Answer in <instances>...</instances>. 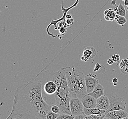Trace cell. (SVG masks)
<instances>
[{"instance_id": "1", "label": "cell", "mask_w": 128, "mask_h": 119, "mask_svg": "<svg viewBox=\"0 0 128 119\" xmlns=\"http://www.w3.org/2000/svg\"><path fill=\"white\" fill-rule=\"evenodd\" d=\"M24 108L38 119H46L51 107L44 99L42 94V83L34 78L17 88L14 94Z\"/></svg>"}, {"instance_id": "2", "label": "cell", "mask_w": 128, "mask_h": 119, "mask_svg": "<svg viewBox=\"0 0 128 119\" xmlns=\"http://www.w3.org/2000/svg\"><path fill=\"white\" fill-rule=\"evenodd\" d=\"M52 80L57 86V90L55 95V104L59 107L61 113L72 115L70 108V98L67 78L65 72L62 68L54 73Z\"/></svg>"}, {"instance_id": "3", "label": "cell", "mask_w": 128, "mask_h": 119, "mask_svg": "<svg viewBox=\"0 0 128 119\" xmlns=\"http://www.w3.org/2000/svg\"><path fill=\"white\" fill-rule=\"evenodd\" d=\"M62 68L66 73L70 98L81 99L88 94L84 73L72 66Z\"/></svg>"}, {"instance_id": "4", "label": "cell", "mask_w": 128, "mask_h": 119, "mask_svg": "<svg viewBox=\"0 0 128 119\" xmlns=\"http://www.w3.org/2000/svg\"><path fill=\"white\" fill-rule=\"evenodd\" d=\"M45 74V79H38L42 83V94L45 101L51 107L55 104V95L57 90V86L56 83L52 80L54 73L48 71L44 72Z\"/></svg>"}, {"instance_id": "5", "label": "cell", "mask_w": 128, "mask_h": 119, "mask_svg": "<svg viewBox=\"0 0 128 119\" xmlns=\"http://www.w3.org/2000/svg\"><path fill=\"white\" fill-rule=\"evenodd\" d=\"M7 119H38V118L24 108L14 96L12 110Z\"/></svg>"}, {"instance_id": "6", "label": "cell", "mask_w": 128, "mask_h": 119, "mask_svg": "<svg viewBox=\"0 0 128 119\" xmlns=\"http://www.w3.org/2000/svg\"><path fill=\"white\" fill-rule=\"evenodd\" d=\"M110 105L106 112L117 110H124L126 106V101L123 98L117 95L112 96L109 98Z\"/></svg>"}, {"instance_id": "7", "label": "cell", "mask_w": 128, "mask_h": 119, "mask_svg": "<svg viewBox=\"0 0 128 119\" xmlns=\"http://www.w3.org/2000/svg\"><path fill=\"white\" fill-rule=\"evenodd\" d=\"M70 108L72 115L75 117L83 114L84 107L80 99L72 98L70 99Z\"/></svg>"}, {"instance_id": "8", "label": "cell", "mask_w": 128, "mask_h": 119, "mask_svg": "<svg viewBox=\"0 0 128 119\" xmlns=\"http://www.w3.org/2000/svg\"><path fill=\"white\" fill-rule=\"evenodd\" d=\"M85 80L88 93H90L99 83L97 75L93 73L88 74L85 76Z\"/></svg>"}, {"instance_id": "9", "label": "cell", "mask_w": 128, "mask_h": 119, "mask_svg": "<svg viewBox=\"0 0 128 119\" xmlns=\"http://www.w3.org/2000/svg\"><path fill=\"white\" fill-rule=\"evenodd\" d=\"M64 0H62V3L61 5L62 10V11L63 12H64L63 16H62V18H59V19H57V20H52L51 21V23H50V24L48 26V28H47V29H46V31H47V32H48V34L49 31V27L51 26V25H54V26H55V29H58L56 28H57L56 26V23H58L59 22H60V21H66L65 17H66V15H67V13H68L70 10H71V9H72V8L76 7L77 5H78V4L79 3L80 0H76V2H75V3H74V4L72 5L70 7L67 8H65L64 7Z\"/></svg>"}, {"instance_id": "10", "label": "cell", "mask_w": 128, "mask_h": 119, "mask_svg": "<svg viewBox=\"0 0 128 119\" xmlns=\"http://www.w3.org/2000/svg\"><path fill=\"white\" fill-rule=\"evenodd\" d=\"M128 114L124 110H113L106 112L104 119H128Z\"/></svg>"}, {"instance_id": "11", "label": "cell", "mask_w": 128, "mask_h": 119, "mask_svg": "<svg viewBox=\"0 0 128 119\" xmlns=\"http://www.w3.org/2000/svg\"><path fill=\"white\" fill-rule=\"evenodd\" d=\"M80 100L82 101L84 107L87 109H94L96 108V99L90 95L89 94H87L84 96Z\"/></svg>"}, {"instance_id": "12", "label": "cell", "mask_w": 128, "mask_h": 119, "mask_svg": "<svg viewBox=\"0 0 128 119\" xmlns=\"http://www.w3.org/2000/svg\"><path fill=\"white\" fill-rule=\"evenodd\" d=\"M97 54V51L94 47L88 46L84 50L81 60L84 62H88L90 60L94 58Z\"/></svg>"}, {"instance_id": "13", "label": "cell", "mask_w": 128, "mask_h": 119, "mask_svg": "<svg viewBox=\"0 0 128 119\" xmlns=\"http://www.w3.org/2000/svg\"><path fill=\"white\" fill-rule=\"evenodd\" d=\"M109 105V98L104 94L96 99V108L97 109L104 110L106 111L108 110Z\"/></svg>"}, {"instance_id": "14", "label": "cell", "mask_w": 128, "mask_h": 119, "mask_svg": "<svg viewBox=\"0 0 128 119\" xmlns=\"http://www.w3.org/2000/svg\"><path fill=\"white\" fill-rule=\"evenodd\" d=\"M104 89L100 83H98L97 85L96 86L94 90L89 94L90 95L92 96L95 99H98L100 97L104 95Z\"/></svg>"}, {"instance_id": "15", "label": "cell", "mask_w": 128, "mask_h": 119, "mask_svg": "<svg viewBox=\"0 0 128 119\" xmlns=\"http://www.w3.org/2000/svg\"><path fill=\"white\" fill-rule=\"evenodd\" d=\"M104 18L106 21H115L117 14L115 11L112 8H109L104 12Z\"/></svg>"}, {"instance_id": "16", "label": "cell", "mask_w": 128, "mask_h": 119, "mask_svg": "<svg viewBox=\"0 0 128 119\" xmlns=\"http://www.w3.org/2000/svg\"><path fill=\"white\" fill-rule=\"evenodd\" d=\"M106 111L104 110H101L100 109L94 108V109H87L84 108L83 114L84 115H91V114H104Z\"/></svg>"}, {"instance_id": "17", "label": "cell", "mask_w": 128, "mask_h": 119, "mask_svg": "<svg viewBox=\"0 0 128 119\" xmlns=\"http://www.w3.org/2000/svg\"><path fill=\"white\" fill-rule=\"evenodd\" d=\"M115 6V8H114V10L115 11L117 15L126 17V9L124 8V6H123L121 3H120L118 6L116 5Z\"/></svg>"}, {"instance_id": "18", "label": "cell", "mask_w": 128, "mask_h": 119, "mask_svg": "<svg viewBox=\"0 0 128 119\" xmlns=\"http://www.w3.org/2000/svg\"><path fill=\"white\" fill-rule=\"evenodd\" d=\"M115 21L118 25L124 26L127 22V19L125 17L117 15L115 18Z\"/></svg>"}, {"instance_id": "19", "label": "cell", "mask_w": 128, "mask_h": 119, "mask_svg": "<svg viewBox=\"0 0 128 119\" xmlns=\"http://www.w3.org/2000/svg\"><path fill=\"white\" fill-rule=\"evenodd\" d=\"M105 116V114H91L85 116L84 119H103Z\"/></svg>"}, {"instance_id": "20", "label": "cell", "mask_w": 128, "mask_h": 119, "mask_svg": "<svg viewBox=\"0 0 128 119\" xmlns=\"http://www.w3.org/2000/svg\"><path fill=\"white\" fill-rule=\"evenodd\" d=\"M74 116L72 115L65 113H60L59 114L57 119H74Z\"/></svg>"}, {"instance_id": "21", "label": "cell", "mask_w": 128, "mask_h": 119, "mask_svg": "<svg viewBox=\"0 0 128 119\" xmlns=\"http://www.w3.org/2000/svg\"><path fill=\"white\" fill-rule=\"evenodd\" d=\"M59 114L55 113L54 112L50 110L47 114L46 119H57Z\"/></svg>"}, {"instance_id": "22", "label": "cell", "mask_w": 128, "mask_h": 119, "mask_svg": "<svg viewBox=\"0 0 128 119\" xmlns=\"http://www.w3.org/2000/svg\"><path fill=\"white\" fill-rule=\"evenodd\" d=\"M51 110L52 111L54 112L55 113H56V114H60L61 113L60 109L59 107L56 104H54L51 106Z\"/></svg>"}, {"instance_id": "23", "label": "cell", "mask_w": 128, "mask_h": 119, "mask_svg": "<svg viewBox=\"0 0 128 119\" xmlns=\"http://www.w3.org/2000/svg\"><path fill=\"white\" fill-rule=\"evenodd\" d=\"M120 55L118 54H114L112 56V59L113 60V61L115 63H118L120 60Z\"/></svg>"}, {"instance_id": "24", "label": "cell", "mask_w": 128, "mask_h": 119, "mask_svg": "<svg viewBox=\"0 0 128 119\" xmlns=\"http://www.w3.org/2000/svg\"><path fill=\"white\" fill-rule=\"evenodd\" d=\"M58 29L59 30V33L61 35H64V34H66L67 32V29L65 27H61V28H58Z\"/></svg>"}, {"instance_id": "25", "label": "cell", "mask_w": 128, "mask_h": 119, "mask_svg": "<svg viewBox=\"0 0 128 119\" xmlns=\"http://www.w3.org/2000/svg\"><path fill=\"white\" fill-rule=\"evenodd\" d=\"M66 23H67L68 27H69L70 25H72V24L74 23V20L73 18H70V19H67L65 21Z\"/></svg>"}, {"instance_id": "26", "label": "cell", "mask_w": 128, "mask_h": 119, "mask_svg": "<svg viewBox=\"0 0 128 119\" xmlns=\"http://www.w3.org/2000/svg\"><path fill=\"white\" fill-rule=\"evenodd\" d=\"M85 116L84 114H81L74 117V119H84Z\"/></svg>"}, {"instance_id": "27", "label": "cell", "mask_w": 128, "mask_h": 119, "mask_svg": "<svg viewBox=\"0 0 128 119\" xmlns=\"http://www.w3.org/2000/svg\"><path fill=\"white\" fill-rule=\"evenodd\" d=\"M100 67H101V65L100 64H98V63H97L96 65H95V66L94 69V72H96V71H99L100 69Z\"/></svg>"}, {"instance_id": "28", "label": "cell", "mask_w": 128, "mask_h": 119, "mask_svg": "<svg viewBox=\"0 0 128 119\" xmlns=\"http://www.w3.org/2000/svg\"><path fill=\"white\" fill-rule=\"evenodd\" d=\"M112 82L114 83V85H117V84H118V79H117V78H113Z\"/></svg>"}, {"instance_id": "29", "label": "cell", "mask_w": 128, "mask_h": 119, "mask_svg": "<svg viewBox=\"0 0 128 119\" xmlns=\"http://www.w3.org/2000/svg\"><path fill=\"white\" fill-rule=\"evenodd\" d=\"M114 62L113 61V60L112 58H111V59H108L107 60V63H108V65H112Z\"/></svg>"}, {"instance_id": "30", "label": "cell", "mask_w": 128, "mask_h": 119, "mask_svg": "<svg viewBox=\"0 0 128 119\" xmlns=\"http://www.w3.org/2000/svg\"><path fill=\"white\" fill-rule=\"evenodd\" d=\"M72 18V16L71 14H67V15H66V17H65V19L66 20L67 19H70V18Z\"/></svg>"}, {"instance_id": "31", "label": "cell", "mask_w": 128, "mask_h": 119, "mask_svg": "<svg viewBox=\"0 0 128 119\" xmlns=\"http://www.w3.org/2000/svg\"><path fill=\"white\" fill-rule=\"evenodd\" d=\"M116 0H112L111 2V5H116Z\"/></svg>"}, {"instance_id": "32", "label": "cell", "mask_w": 128, "mask_h": 119, "mask_svg": "<svg viewBox=\"0 0 128 119\" xmlns=\"http://www.w3.org/2000/svg\"><path fill=\"white\" fill-rule=\"evenodd\" d=\"M124 6H128V0H125V1H124Z\"/></svg>"}, {"instance_id": "33", "label": "cell", "mask_w": 128, "mask_h": 119, "mask_svg": "<svg viewBox=\"0 0 128 119\" xmlns=\"http://www.w3.org/2000/svg\"><path fill=\"white\" fill-rule=\"evenodd\" d=\"M127 11H128V7H127Z\"/></svg>"}, {"instance_id": "34", "label": "cell", "mask_w": 128, "mask_h": 119, "mask_svg": "<svg viewBox=\"0 0 128 119\" xmlns=\"http://www.w3.org/2000/svg\"><path fill=\"white\" fill-rule=\"evenodd\" d=\"M122 1H124L125 0H122Z\"/></svg>"}, {"instance_id": "35", "label": "cell", "mask_w": 128, "mask_h": 119, "mask_svg": "<svg viewBox=\"0 0 128 119\" xmlns=\"http://www.w3.org/2000/svg\"></svg>"}]
</instances>
